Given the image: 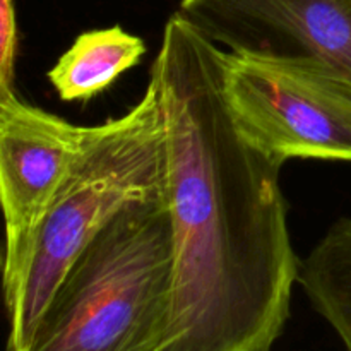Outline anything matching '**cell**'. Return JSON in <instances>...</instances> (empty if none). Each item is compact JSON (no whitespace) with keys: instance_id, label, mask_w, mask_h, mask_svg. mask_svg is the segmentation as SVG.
Returning a JSON list of instances; mask_svg holds the SVG:
<instances>
[{"instance_id":"obj_1","label":"cell","mask_w":351,"mask_h":351,"mask_svg":"<svg viewBox=\"0 0 351 351\" xmlns=\"http://www.w3.org/2000/svg\"><path fill=\"white\" fill-rule=\"evenodd\" d=\"M149 75L160 89L173 232V300L158 351H271L300 273L281 167L239 132L223 50L178 12Z\"/></svg>"},{"instance_id":"obj_2","label":"cell","mask_w":351,"mask_h":351,"mask_svg":"<svg viewBox=\"0 0 351 351\" xmlns=\"http://www.w3.org/2000/svg\"><path fill=\"white\" fill-rule=\"evenodd\" d=\"M173 300L165 191L122 209L72 263L21 351H158Z\"/></svg>"},{"instance_id":"obj_3","label":"cell","mask_w":351,"mask_h":351,"mask_svg":"<svg viewBox=\"0 0 351 351\" xmlns=\"http://www.w3.org/2000/svg\"><path fill=\"white\" fill-rule=\"evenodd\" d=\"M167 185L165 127L158 82L149 75L143 98L125 115L88 127L84 144L34 235L19 280L5 295L7 351L29 341L79 254L134 201Z\"/></svg>"},{"instance_id":"obj_4","label":"cell","mask_w":351,"mask_h":351,"mask_svg":"<svg viewBox=\"0 0 351 351\" xmlns=\"http://www.w3.org/2000/svg\"><path fill=\"white\" fill-rule=\"evenodd\" d=\"M223 91L243 139L283 167L351 161V81L314 57L223 51Z\"/></svg>"},{"instance_id":"obj_5","label":"cell","mask_w":351,"mask_h":351,"mask_svg":"<svg viewBox=\"0 0 351 351\" xmlns=\"http://www.w3.org/2000/svg\"><path fill=\"white\" fill-rule=\"evenodd\" d=\"M88 127L0 93V194L5 216L3 295L10 293L55 194L74 167Z\"/></svg>"},{"instance_id":"obj_6","label":"cell","mask_w":351,"mask_h":351,"mask_svg":"<svg viewBox=\"0 0 351 351\" xmlns=\"http://www.w3.org/2000/svg\"><path fill=\"white\" fill-rule=\"evenodd\" d=\"M177 12L232 53L314 57L351 81V0H180Z\"/></svg>"},{"instance_id":"obj_7","label":"cell","mask_w":351,"mask_h":351,"mask_svg":"<svg viewBox=\"0 0 351 351\" xmlns=\"http://www.w3.org/2000/svg\"><path fill=\"white\" fill-rule=\"evenodd\" d=\"M144 53V41L122 26L86 31L48 71V81L64 101H88L139 64Z\"/></svg>"},{"instance_id":"obj_8","label":"cell","mask_w":351,"mask_h":351,"mask_svg":"<svg viewBox=\"0 0 351 351\" xmlns=\"http://www.w3.org/2000/svg\"><path fill=\"white\" fill-rule=\"evenodd\" d=\"M298 283L312 307L338 332L346 351H351L350 218L338 219L302 261Z\"/></svg>"},{"instance_id":"obj_9","label":"cell","mask_w":351,"mask_h":351,"mask_svg":"<svg viewBox=\"0 0 351 351\" xmlns=\"http://www.w3.org/2000/svg\"><path fill=\"white\" fill-rule=\"evenodd\" d=\"M17 23L14 0H0V93L14 91Z\"/></svg>"}]
</instances>
